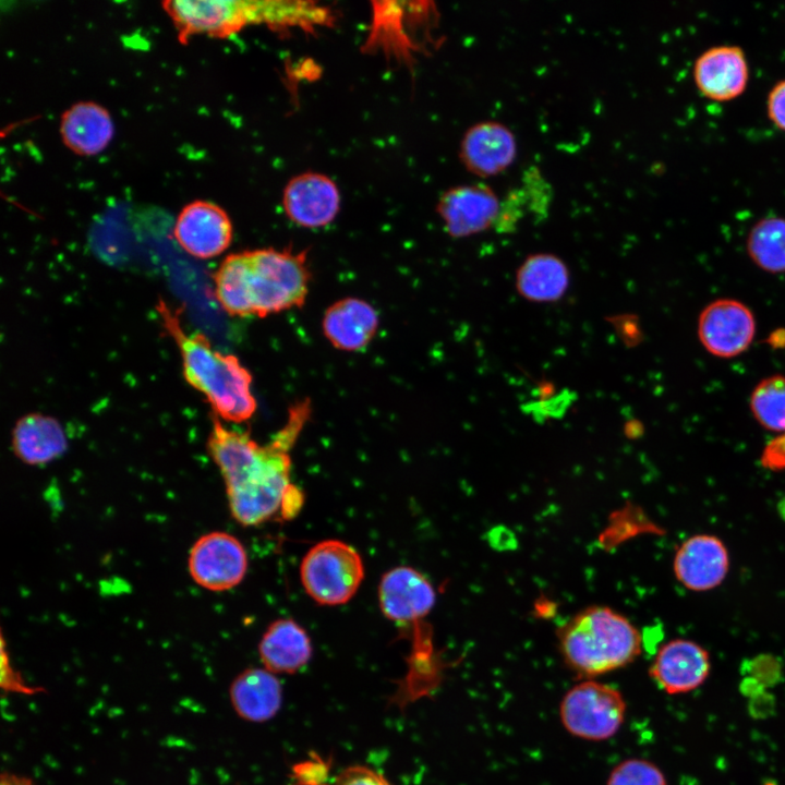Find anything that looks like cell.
Wrapping results in <instances>:
<instances>
[{
  "mask_svg": "<svg viewBox=\"0 0 785 785\" xmlns=\"http://www.w3.org/2000/svg\"><path fill=\"white\" fill-rule=\"evenodd\" d=\"M378 602L384 616L402 628L422 624L436 602L430 580L412 567L388 570L378 585Z\"/></svg>",
  "mask_w": 785,
  "mask_h": 785,
  "instance_id": "30bf717a",
  "label": "cell"
},
{
  "mask_svg": "<svg viewBox=\"0 0 785 785\" xmlns=\"http://www.w3.org/2000/svg\"><path fill=\"white\" fill-rule=\"evenodd\" d=\"M251 316L266 317L304 304L311 280L305 252L257 249L239 253Z\"/></svg>",
  "mask_w": 785,
  "mask_h": 785,
  "instance_id": "277c9868",
  "label": "cell"
},
{
  "mask_svg": "<svg viewBox=\"0 0 785 785\" xmlns=\"http://www.w3.org/2000/svg\"><path fill=\"white\" fill-rule=\"evenodd\" d=\"M568 286V271L563 261L552 254L530 256L519 268L517 287L522 295L533 301L548 302L564 294Z\"/></svg>",
  "mask_w": 785,
  "mask_h": 785,
  "instance_id": "603a6c76",
  "label": "cell"
},
{
  "mask_svg": "<svg viewBox=\"0 0 785 785\" xmlns=\"http://www.w3.org/2000/svg\"><path fill=\"white\" fill-rule=\"evenodd\" d=\"M566 664L590 679L633 662L641 653L639 630L621 614L604 606L578 613L558 632Z\"/></svg>",
  "mask_w": 785,
  "mask_h": 785,
  "instance_id": "3957f363",
  "label": "cell"
},
{
  "mask_svg": "<svg viewBox=\"0 0 785 785\" xmlns=\"http://www.w3.org/2000/svg\"><path fill=\"white\" fill-rule=\"evenodd\" d=\"M300 577L305 592L321 605L349 602L364 578L360 554L339 540H325L312 546L302 559Z\"/></svg>",
  "mask_w": 785,
  "mask_h": 785,
  "instance_id": "8992f818",
  "label": "cell"
},
{
  "mask_svg": "<svg viewBox=\"0 0 785 785\" xmlns=\"http://www.w3.org/2000/svg\"><path fill=\"white\" fill-rule=\"evenodd\" d=\"M606 785H668L664 772L652 761L629 758L611 771Z\"/></svg>",
  "mask_w": 785,
  "mask_h": 785,
  "instance_id": "484cf974",
  "label": "cell"
},
{
  "mask_svg": "<svg viewBox=\"0 0 785 785\" xmlns=\"http://www.w3.org/2000/svg\"><path fill=\"white\" fill-rule=\"evenodd\" d=\"M459 157L463 167L479 178L495 177L508 169L517 157V140L504 123L476 122L463 134Z\"/></svg>",
  "mask_w": 785,
  "mask_h": 785,
  "instance_id": "9a60e30c",
  "label": "cell"
},
{
  "mask_svg": "<svg viewBox=\"0 0 785 785\" xmlns=\"http://www.w3.org/2000/svg\"><path fill=\"white\" fill-rule=\"evenodd\" d=\"M0 686L2 691L8 693L36 695L44 691L41 687H33L25 684L24 679L12 667L10 657L5 652L4 642L2 641L1 654V679Z\"/></svg>",
  "mask_w": 785,
  "mask_h": 785,
  "instance_id": "4316f807",
  "label": "cell"
},
{
  "mask_svg": "<svg viewBox=\"0 0 785 785\" xmlns=\"http://www.w3.org/2000/svg\"><path fill=\"white\" fill-rule=\"evenodd\" d=\"M0 785H34V783L29 777L3 772L0 777Z\"/></svg>",
  "mask_w": 785,
  "mask_h": 785,
  "instance_id": "4dcf8cb0",
  "label": "cell"
},
{
  "mask_svg": "<svg viewBox=\"0 0 785 785\" xmlns=\"http://www.w3.org/2000/svg\"><path fill=\"white\" fill-rule=\"evenodd\" d=\"M165 9L183 35L227 36L251 24L278 28L283 21L279 0H176L166 2Z\"/></svg>",
  "mask_w": 785,
  "mask_h": 785,
  "instance_id": "5b68a950",
  "label": "cell"
},
{
  "mask_svg": "<svg viewBox=\"0 0 785 785\" xmlns=\"http://www.w3.org/2000/svg\"><path fill=\"white\" fill-rule=\"evenodd\" d=\"M233 228L228 214L218 205L195 201L179 213L173 235L190 255L206 259L225 252L232 241Z\"/></svg>",
  "mask_w": 785,
  "mask_h": 785,
  "instance_id": "4fadbf2b",
  "label": "cell"
},
{
  "mask_svg": "<svg viewBox=\"0 0 785 785\" xmlns=\"http://www.w3.org/2000/svg\"><path fill=\"white\" fill-rule=\"evenodd\" d=\"M287 217L303 228H322L329 225L340 209V192L327 176L305 172L293 177L282 194Z\"/></svg>",
  "mask_w": 785,
  "mask_h": 785,
  "instance_id": "2e32d148",
  "label": "cell"
},
{
  "mask_svg": "<svg viewBox=\"0 0 785 785\" xmlns=\"http://www.w3.org/2000/svg\"><path fill=\"white\" fill-rule=\"evenodd\" d=\"M379 325L378 313L367 301L347 297L329 305L323 316L322 329L330 345L341 351L364 349Z\"/></svg>",
  "mask_w": 785,
  "mask_h": 785,
  "instance_id": "ac0fdd59",
  "label": "cell"
},
{
  "mask_svg": "<svg viewBox=\"0 0 785 785\" xmlns=\"http://www.w3.org/2000/svg\"><path fill=\"white\" fill-rule=\"evenodd\" d=\"M711 673V657L698 642L676 638L662 644L649 668L652 680L671 696L700 688Z\"/></svg>",
  "mask_w": 785,
  "mask_h": 785,
  "instance_id": "8fae6325",
  "label": "cell"
},
{
  "mask_svg": "<svg viewBox=\"0 0 785 785\" xmlns=\"http://www.w3.org/2000/svg\"><path fill=\"white\" fill-rule=\"evenodd\" d=\"M768 117L780 130L785 131V80L777 82L768 95Z\"/></svg>",
  "mask_w": 785,
  "mask_h": 785,
  "instance_id": "f1b7e54d",
  "label": "cell"
},
{
  "mask_svg": "<svg viewBox=\"0 0 785 785\" xmlns=\"http://www.w3.org/2000/svg\"><path fill=\"white\" fill-rule=\"evenodd\" d=\"M60 134L65 146L81 156L104 150L113 136L109 112L93 101H81L68 108L60 120Z\"/></svg>",
  "mask_w": 785,
  "mask_h": 785,
  "instance_id": "d6986e66",
  "label": "cell"
},
{
  "mask_svg": "<svg viewBox=\"0 0 785 785\" xmlns=\"http://www.w3.org/2000/svg\"><path fill=\"white\" fill-rule=\"evenodd\" d=\"M747 251L762 270L785 273V218L769 216L758 220L747 237Z\"/></svg>",
  "mask_w": 785,
  "mask_h": 785,
  "instance_id": "cb8c5ba5",
  "label": "cell"
},
{
  "mask_svg": "<svg viewBox=\"0 0 785 785\" xmlns=\"http://www.w3.org/2000/svg\"><path fill=\"white\" fill-rule=\"evenodd\" d=\"M623 693L604 683L585 679L572 686L559 703V718L572 736L603 741L614 737L625 722Z\"/></svg>",
  "mask_w": 785,
  "mask_h": 785,
  "instance_id": "52a82bcc",
  "label": "cell"
},
{
  "mask_svg": "<svg viewBox=\"0 0 785 785\" xmlns=\"http://www.w3.org/2000/svg\"><path fill=\"white\" fill-rule=\"evenodd\" d=\"M230 700L237 714L249 722L262 723L274 717L281 706L282 688L266 668H247L230 686Z\"/></svg>",
  "mask_w": 785,
  "mask_h": 785,
  "instance_id": "ffe728a7",
  "label": "cell"
},
{
  "mask_svg": "<svg viewBox=\"0 0 785 785\" xmlns=\"http://www.w3.org/2000/svg\"><path fill=\"white\" fill-rule=\"evenodd\" d=\"M500 209L498 196L484 183L450 188L437 203L445 230L454 238L473 235L496 226Z\"/></svg>",
  "mask_w": 785,
  "mask_h": 785,
  "instance_id": "7c38bea8",
  "label": "cell"
},
{
  "mask_svg": "<svg viewBox=\"0 0 785 785\" xmlns=\"http://www.w3.org/2000/svg\"><path fill=\"white\" fill-rule=\"evenodd\" d=\"M188 568L200 587L214 592L227 591L238 585L246 573V551L235 536L209 532L193 544Z\"/></svg>",
  "mask_w": 785,
  "mask_h": 785,
  "instance_id": "ba28073f",
  "label": "cell"
},
{
  "mask_svg": "<svg viewBox=\"0 0 785 785\" xmlns=\"http://www.w3.org/2000/svg\"><path fill=\"white\" fill-rule=\"evenodd\" d=\"M310 415L309 400L295 402L283 426L264 445L213 418L208 454L224 478L229 509L239 523L289 520L301 509L303 494L290 482V454Z\"/></svg>",
  "mask_w": 785,
  "mask_h": 785,
  "instance_id": "6da1fadb",
  "label": "cell"
},
{
  "mask_svg": "<svg viewBox=\"0 0 785 785\" xmlns=\"http://www.w3.org/2000/svg\"><path fill=\"white\" fill-rule=\"evenodd\" d=\"M756 334L750 309L735 299L709 303L698 319V337L704 349L717 358H734L746 351Z\"/></svg>",
  "mask_w": 785,
  "mask_h": 785,
  "instance_id": "9c48e42d",
  "label": "cell"
},
{
  "mask_svg": "<svg viewBox=\"0 0 785 785\" xmlns=\"http://www.w3.org/2000/svg\"><path fill=\"white\" fill-rule=\"evenodd\" d=\"M334 785H390V783L366 766L354 765L337 775Z\"/></svg>",
  "mask_w": 785,
  "mask_h": 785,
  "instance_id": "83f0119b",
  "label": "cell"
},
{
  "mask_svg": "<svg viewBox=\"0 0 785 785\" xmlns=\"http://www.w3.org/2000/svg\"><path fill=\"white\" fill-rule=\"evenodd\" d=\"M750 410L758 423L772 432L785 433V376L762 379L751 392Z\"/></svg>",
  "mask_w": 785,
  "mask_h": 785,
  "instance_id": "d4e9b609",
  "label": "cell"
},
{
  "mask_svg": "<svg viewBox=\"0 0 785 785\" xmlns=\"http://www.w3.org/2000/svg\"><path fill=\"white\" fill-rule=\"evenodd\" d=\"M157 310L179 348L185 381L205 396L216 416L233 423L251 419L257 402L249 370L237 357L214 349L204 335L186 334L178 314L162 300Z\"/></svg>",
  "mask_w": 785,
  "mask_h": 785,
  "instance_id": "7a4b0ae2",
  "label": "cell"
},
{
  "mask_svg": "<svg viewBox=\"0 0 785 785\" xmlns=\"http://www.w3.org/2000/svg\"><path fill=\"white\" fill-rule=\"evenodd\" d=\"M760 462L765 469L772 471L785 470V433L766 444L761 454Z\"/></svg>",
  "mask_w": 785,
  "mask_h": 785,
  "instance_id": "f546056e",
  "label": "cell"
},
{
  "mask_svg": "<svg viewBox=\"0 0 785 785\" xmlns=\"http://www.w3.org/2000/svg\"><path fill=\"white\" fill-rule=\"evenodd\" d=\"M264 668L274 674H292L312 655L306 631L294 620L281 618L269 625L258 645Z\"/></svg>",
  "mask_w": 785,
  "mask_h": 785,
  "instance_id": "44dd1931",
  "label": "cell"
},
{
  "mask_svg": "<svg viewBox=\"0 0 785 785\" xmlns=\"http://www.w3.org/2000/svg\"><path fill=\"white\" fill-rule=\"evenodd\" d=\"M693 80L700 93L716 101L732 100L744 93L749 68L738 46H716L703 51L693 65Z\"/></svg>",
  "mask_w": 785,
  "mask_h": 785,
  "instance_id": "e0dca14e",
  "label": "cell"
},
{
  "mask_svg": "<svg viewBox=\"0 0 785 785\" xmlns=\"http://www.w3.org/2000/svg\"><path fill=\"white\" fill-rule=\"evenodd\" d=\"M729 554L716 535L699 533L676 550L673 571L677 581L692 592L711 591L723 583L729 571Z\"/></svg>",
  "mask_w": 785,
  "mask_h": 785,
  "instance_id": "5bb4252c",
  "label": "cell"
},
{
  "mask_svg": "<svg viewBox=\"0 0 785 785\" xmlns=\"http://www.w3.org/2000/svg\"><path fill=\"white\" fill-rule=\"evenodd\" d=\"M12 447L20 460L39 466L64 454L68 439L58 420L41 413H29L16 422L12 432Z\"/></svg>",
  "mask_w": 785,
  "mask_h": 785,
  "instance_id": "7402d4cb",
  "label": "cell"
}]
</instances>
